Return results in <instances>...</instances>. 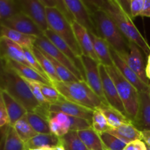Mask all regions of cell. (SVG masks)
Returning <instances> with one entry per match:
<instances>
[{
	"label": "cell",
	"instance_id": "1",
	"mask_svg": "<svg viewBox=\"0 0 150 150\" xmlns=\"http://www.w3.org/2000/svg\"><path fill=\"white\" fill-rule=\"evenodd\" d=\"M0 89L7 92L10 96L20 103L28 112L35 113L48 120L50 111L44 108L34 97L25 79L14 70L1 61Z\"/></svg>",
	"mask_w": 150,
	"mask_h": 150
},
{
	"label": "cell",
	"instance_id": "2",
	"mask_svg": "<svg viewBox=\"0 0 150 150\" xmlns=\"http://www.w3.org/2000/svg\"><path fill=\"white\" fill-rule=\"evenodd\" d=\"M101 9L109 15L129 42L136 44L147 57L149 55L150 45L134 25L132 18L122 8L117 0H103Z\"/></svg>",
	"mask_w": 150,
	"mask_h": 150
},
{
	"label": "cell",
	"instance_id": "3",
	"mask_svg": "<svg viewBox=\"0 0 150 150\" xmlns=\"http://www.w3.org/2000/svg\"><path fill=\"white\" fill-rule=\"evenodd\" d=\"M91 16L96 28L97 35L105 40L122 58L125 57L129 52V41L109 15L102 9H99Z\"/></svg>",
	"mask_w": 150,
	"mask_h": 150
},
{
	"label": "cell",
	"instance_id": "4",
	"mask_svg": "<svg viewBox=\"0 0 150 150\" xmlns=\"http://www.w3.org/2000/svg\"><path fill=\"white\" fill-rule=\"evenodd\" d=\"M52 85L66 100L91 109H98L105 104L86 81H54Z\"/></svg>",
	"mask_w": 150,
	"mask_h": 150
},
{
	"label": "cell",
	"instance_id": "5",
	"mask_svg": "<svg viewBox=\"0 0 150 150\" xmlns=\"http://www.w3.org/2000/svg\"><path fill=\"white\" fill-rule=\"evenodd\" d=\"M105 69L114 81L126 112L133 122L139 108V92L120 73L115 66L105 67Z\"/></svg>",
	"mask_w": 150,
	"mask_h": 150
},
{
	"label": "cell",
	"instance_id": "6",
	"mask_svg": "<svg viewBox=\"0 0 150 150\" xmlns=\"http://www.w3.org/2000/svg\"><path fill=\"white\" fill-rule=\"evenodd\" d=\"M46 15L49 29L54 31L70 47L75 54L81 58L82 51L75 35L72 24L56 7L46 8Z\"/></svg>",
	"mask_w": 150,
	"mask_h": 150
},
{
	"label": "cell",
	"instance_id": "7",
	"mask_svg": "<svg viewBox=\"0 0 150 150\" xmlns=\"http://www.w3.org/2000/svg\"><path fill=\"white\" fill-rule=\"evenodd\" d=\"M81 61L83 63L85 73V81L87 83L92 90L101 99L105 105H108L103 89L102 79L100 73V63L86 56L82 55Z\"/></svg>",
	"mask_w": 150,
	"mask_h": 150
},
{
	"label": "cell",
	"instance_id": "8",
	"mask_svg": "<svg viewBox=\"0 0 150 150\" xmlns=\"http://www.w3.org/2000/svg\"><path fill=\"white\" fill-rule=\"evenodd\" d=\"M35 45L42 51L55 59L57 62L64 65L66 68L68 69L79 81H84L83 76L77 68V67L62 52H61L43 34L36 38Z\"/></svg>",
	"mask_w": 150,
	"mask_h": 150
},
{
	"label": "cell",
	"instance_id": "9",
	"mask_svg": "<svg viewBox=\"0 0 150 150\" xmlns=\"http://www.w3.org/2000/svg\"><path fill=\"white\" fill-rule=\"evenodd\" d=\"M22 13L30 18L42 32L49 29L46 15V7L40 0H19Z\"/></svg>",
	"mask_w": 150,
	"mask_h": 150
},
{
	"label": "cell",
	"instance_id": "10",
	"mask_svg": "<svg viewBox=\"0 0 150 150\" xmlns=\"http://www.w3.org/2000/svg\"><path fill=\"white\" fill-rule=\"evenodd\" d=\"M100 73L101 79H102L103 93L108 105L117 109V111H119L129 118L124 105H123V103L122 102L121 98L117 92L114 81L108 75L105 66L102 65V64H100Z\"/></svg>",
	"mask_w": 150,
	"mask_h": 150
},
{
	"label": "cell",
	"instance_id": "11",
	"mask_svg": "<svg viewBox=\"0 0 150 150\" xmlns=\"http://www.w3.org/2000/svg\"><path fill=\"white\" fill-rule=\"evenodd\" d=\"M49 111L50 112H62L68 116L88 120L92 123L95 110L75 103L63 98L58 102L51 104Z\"/></svg>",
	"mask_w": 150,
	"mask_h": 150
},
{
	"label": "cell",
	"instance_id": "12",
	"mask_svg": "<svg viewBox=\"0 0 150 150\" xmlns=\"http://www.w3.org/2000/svg\"><path fill=\"white\" fill-rule=\"evenodd\" d=\"M0 23L1 26L36 38L43 34L35 22L22 12Z\"/></svg>",
	"mask_w": 150,
	"mask_h": 150
},
{
	"label": "cell",
	"instance_id": "13",
	"mask_svg": "<svg viewBox=\"0 0 150 150\" xmlns=\"http://www.w3.org/2000/svg\"><path fill=\"white\" fill-rule=\"evenodd\" d=\"M64 3L71 12L76 23L84 27L89 33L97 35L96 28L90 12L83 1L64 0Z\"/></svg>",
	"mask_w": 150,
	"mask_h": 150
},
{
	"label": "cell",
	"instance_id": "14",
	"mask_svg": "<svg viewBox=\"0 0 150 150\" xmlns=\"http://www.w3.org/2000/svg\"><path fill=\"white\" fill-rule=\"evenodd\" d=\"M111 58H112L114 65L120 71V73L133 85L136 89L141 92H146L150 90V85L146 84L144 83L140 78L137 76L136 73L129 67L124 59L119 55L118 53L110 47Z\"/></svg>",
	"mask_w": 150,
	"mask_h": 150
},
{
	"label": "cell",
	"instance_id": "15",
	"mask_svg": "<svg viewBox=\"0 0 150 150\" xmlns=\"http://www.w3.org/2000/svg\"><path fill=\"white\" fill-rule=\"evenodd\" d=\"M141 50L142 49L136 44L129 42V52L122 59L144 83L150 85L149 80L146 77V66Z\"/></svg>",
	"mask_w": 150,
	"mask_h": 150
},
{
	"label": "cell",
	"instance_id": "16",
	"mask_svg": "<svg viewBox=\"0 0 150 150\" xmlns=\"http://www.w3.org/2000/svg\"><path fill=\"white\" fill-rule=\"evenodd\" d=\"M133 124L140 131H150V90L139 92V108Z\"/></svg>",
	"mask_w": 150,
	"mask_h": 150
},
{
	"label": "cell",
	"instance_id": "17",
	"mask_svg": "<svg viewBox=\"0 0 150 150\" xmlns=\"http://www.w3.org/2000/svg\"><path fill=\"white\" fill-rule=\"evenodd\" d=\"M0 55L1 59L13 60L31 67L26 59L23 48L5 37L0 36Z\"/></svg>",
	"mask_w": 150,
	"mask_h": 150
},
{
	"label": "cell",
	"instance_id": "18",
	"mask_svg": "<svg viewBox=\"0 0 150 150\" xmlns=\"http://www.w3.org/2000/svg\"><path fill=\"white\" fill-rule=\"evenodd\" d=\"M43 35L59 50L61 52H62L77 67L79 71L83 76V79L85 81V73L84 69H83V63H82L81 58H79L77 55L74 53V51L70 48V47L67 45L66 42H64L59 36L57 35L54 31L51 29H48L45 32H43Z\"/></svg>",
	"mask_w": 150,
	"mask_h": 150
},
{
	"label": "cell",
	"instance_id": "19",
	"mask_svg": "<svg viewBox=\"0 0 150 150\" xmlns=\"http://www.w3.org/2000/svg\"><path fill=\"white\" fill-rule=\"evenodd\" d=\"M71 24L79 46L82 51V54L83 56L90 57L98 62V63H100L95 52L93 42L91 39L89 32L84 27L76 23V21H73Z\"/></svg>",
	"mask_w": 150,
	"mask_h": 150
},
{
	"label": "cell",
	"instance_id": "20",
	"mask_svg": "<svg viewBox=\"0 0 150 150\" xmlns=\"http://www.w3.org/2000/svg\"><path fill=\"white\" fill-rule=\"evenodd\" d=\"M0 98L3 100V102L5 105L9 119H10V126L13 127L16 122L24 117L28 111L20 103L18 102L5 91L1 90Z\"/></svg>",
	"mask_w": 150,
	"mask_h": 150
},
{
	"label": "cell",
	"instance_id": "21",
	"mask_svg": "<svg viewBox=\"0 0 150 150\" xmlns=\"http://www.w3.org/2000/svg\"><path fill=\"white\" fill-rule=\"evenodd\" d=\"M2 62L11 69L14 70L18 75H20L22 78L26 80L32 81L37 82V83H43V84L52 85L51 82L46 80L45 78L42 77L38 72L34 70L32 67L29 66L24 65L23 64L17 62L13 61L9 59H1Z\"/></svg>",
	"mask_w": 150,
	"mask_h": 150
},
{
	"label": "cell",
	"instance_id": "22",
	"mask_svg": "<svg viewBox=\"0 0 150 150\" xmlns=\"http://www.w3.org/2000/svg\"><path fill=\"white\" fill-rule=\"evenodd\" d=\"M107 132L118 138L127 144L143 139L142 132L138 130L133 123L124 124L116 128H110Z\"/></svg>",
	"mask_w": 150,
	"mask_h": 150
},
{
	"label": "cell",
	"instance_id": "23",
	"mask_svg": "<svg viewBox=\"0 0 150 150\" xmlns=\"http://www.w3.org/2000/svg\"><path fill=\"white\" fill-rule=\"evenodd\" d=\"M89 35L93 42L95 52L99 60L100 64L105 67H111L114 65L110 51L109 44L105 40L95 34L89 33Z\"/></svg>",
	"mask_w": 150,
	"mask_h": 150
},
{
	"label": "cell",
	"instance_id": "24",
	"mask_svg": "<svg viewBox=\"0 0 150 150\" xmlns=\"http://www.w3.org/2000/svg\"><path fill=\"white\" fill-rule=\"evenodd\" d=\"M1 36L5 37L16 43L18 44L22 48L32 49L35 46L36 37L25 35L21 32L9 29L1 25Z\"/></svg>",
	"mask_w": 150,
	"mask_h": 150
},
{
	"label": "cell",
	"instance_id": "25",
	"mask_svg": "<svg viewBox=\"0 0 150 150\" xmlns=\"http://www.w3.org/2000/svg\"><path fill=\"white\" fill-rule=\"evenodd\" d=\"M60 145L59 138L52 134H38L26 144V150L42 147H55Z\"/></svg>",
	"mask_w": 150,
	"mask_h": 150
},
{
	"label": "cell",
	"instance_id": "26",
	"mask_svg": "<svg viewBox=\"0 0 150 150\" xmlns=\"http://www.w3.org/2000/svg\"><path fill=\"white\" fill-rule=\"evenodd\" d=\"M98 109L104 114L111 128H116L124 124L133 123L130 119L110 105H104Z\"/></svg>",
	"mask_w": 150,
	"mask_h": 150
},
{
	"label": "cell",
	"instance_id": "27",
	"mask_svg": "<svg viewBox=\"0 0 150 150\" xmlns=\"http://www.w3.org/2000/svg\"><path fill=\"white\" fill-rule=\"evenodd\" d=\"M88 150H105L100 135L92 127L77 131Z\"/></svg>",
	"mask_w": 150,
	"mask_h": 150
},
{
	"label": "cell",
	"instance_id": "28",
	"mask_svg": "<svg viewBox=\"0 0 150 150\" xmlns=\"http://www.w3.org/2000/svg\"><path fill=\"white\" fill-rule=\"evenodd\" d=\"M32 52L35 54V57L37 58L38 61L39 62L40 64L41 67L42 68L43 71L48 76L49 80L51 81V83L52 82L54 81H61L59 77L57 75V72H56L55 68H54V65L51 62L49 59L42 54V51L35 45V46L32 48Z\"/></svg>",
	"mask_w": 150,
	"mask_h": 150
},
{
	"label": "cell",
	"instance_id": "29",
	"mask_svg": "<svg viewBox=\"0 0 150 150\" xmlns=\"http://www.w3.org/2000/svg\"><path fill=\"white\" fill-rule=\"evenodd\" d=\"M13 127L20 139L25 144L27 143L32 138L38 135V133L35 132L32 126L30 125L26 115L20 119L18 122H16Z\"/></svg>",
	"mask_w": 150,
	"mask_h": 150
},
{
	"label": "cell",
	"instance_id": "30",
	"mask_svg": "<svg viewBox=\"0 0 150 150\" xmlns=\"http://www.w3.org/2000/svg\"><path fill=\"white\" fill-rule=\"evenodd\" d=\"M60 144L66 150H88L79 137L77 131H69L59 138Z\"/></svg>",
	"mask_w": 150,
	"mask_h": 150
},
{
	"label": "cell",
	"instance_id": "31",
	"mask_svg": "<svg viewBox=\"0 0 150 150\" xmlns=\"http://www.w3.org/2000/svg\"><path fill=\"white\" fill-rule=\"evenodd\" d=\"M26 116L30 125L38 134H51V131L48 120L32 112H27Z\"/></svg>",
	"mask_w": 150,
	"mask_h": 150
},
{
	"label": "cell",
	"instance_id": "32",
	"mask_svg": "<svg viewBox=\"0 0 150 150\" xmlns=\"http://www.w3.org/2000/svg\"><path fill=\"white\" fill-rule=\"evenodd\" d=\"M21 13L18 0H0V22Z\"/></svg>",
	"mask_w": 150,
	"mask_h": 150
},
{
	"label": "cell",
	"instance_id": "33",
	"mask_svg": "<svg viewBox=\"0 0 150 150\" xmlns=\"http://www.w3.org/2000/svg\"><path fill=\"white\" fill-rule=\"evenodd\" d=\"M2 150H26V144L20 139L13 127H10L6 134Z\"/></svg>",
	"mask_w": 150,
	"mask_h": 150
},
{
	"label": "cell",
	"instance_id": "34",
	"mask_svg": "<svg viewBox=\"0 0 150 150\" xmlns=\"http://www.w3.org/2000/svg\"><path fill=\"white\" fill-rule=\"evenodd\" d=\"M40 49V48H39ZM42 52V54L48 59L51 61V62L52 63L53 65H54V68H55L56 72H57V75L59 77L61 81L63 82H73V81H79L70 70L67 68H66L64 65H62V64H60L59 62H57L55 59H54L53 57H51V56L48 55V54H46L45 52L42 51V50H40Z\"/></svg>",
	"mask_w": 150,
	"mask_h": 150
},
{
	"label": "cell",
	"instance_id": "35",
	"mask_svg": "<svg viewBox=\"0 0 150 150\" xmlns=\"http://www.w3.org/2000/svg\"><path fill=\"white\" fill-rule=\"evenodd\" d=\"M99 135L105 150H123L127 145L108 132H104Z\"/></svg>",
	"mask_w": 150,
	"mask_h": 150
},
{
	"label": "cell",
	"instance_id": "36",
	"mask_svg": "<svg viewBox=\"0 0 150 150\" xmlns=\"http://www.w3.org/2000/svg\"><path fill=\"white\" fill-rule=\"evenodd\" d=\"M92 127L98 134L107 132L111 128L110 126L108 125L106 118L100 110L95 109L94 111Z\"/></svg>",
	"mask_w": 150,
	"mask_h": 150
},
{
	"label": "cell",
	"instance_id": "37",
	"mask_svg": "<svg viewBox=\"0 0 150 150\" xmlns=\"http://www.w3.org/2000/svg\"><path fill=\"white\" fill-rule=\"evenodd\" d=\"M39 85L44 98L46 100L47 102L50 103V105L58 102L59 100L64 98L56 89V88L53 86V85L43 84V83H39Z\"/></svg>",
	"mask_w": 150,
	"mask_h": 150
},
{
	"label": "cell",
	"instance_id": "38",
	"mask_svg": "<svg viewBox=\"0 0 150 150\" xmlns=\"http://www.w3.org/2000/svg\"><path fill=\"white\" fill-rule=\"evenodd\" d=\"M26 82L27 83L28 86H29V89L32 91V94H33L34 97L36 98L37 100L39 102V103L42 105L44 108H46L49 109L50 107V103H48L46 101V100L44 98L43 95H42V92H41L40 87L39 83H37V82L32 81L26 80Z\"/></svg>",
	"mask_w": 150,
	"mask_h": 150
},
{
	"label": "cell",
	"instance_id": "39",
	"mask_svg": "<svg viewBox=\"0 0 150 150\" xmlns=\"http://www.w3.org/2000/svg\"><path fill=\"white\" fill-rule=\"evenodd\" d=\"M23 48V51H24L25 55H26V59H27L28 62H29V64H30L31 67H32L34 70H36L37 72H38V73H39L42 77L45 78L46 80L49 81L51 82V81L49 80L48 77L46 76L45 72L43 71L42 68L41 67L40 64L39 62L38 61L37 58L35 57V54H34L33 52H32V50L29 49V48Z\"/></svg>",
	"mask_w": 150,
	"mask_h": 150
},
{
	"label": "cell",
	"instance_id": "40",
	"mask_svg": "<svg viewBox=\"0 0 150 150\" xmlns=\"http://www.w3.org/2000/svg\"><path fill=\"white\" fill-rule=\"evenodd\" d=\"M48 121H49L51 133L57 136V137H62L69 132L68 128L65 125L59 122L58 120H55V119H49Z\"/></svg>",
	"mask_w": 150,
	"mask_h": 150
},
{
	"label": "cell",
	"instance_id": "41",
	"mask_svg": "<svg viewBox=\"0 0 150 150\" xmlns=\"http://www.w3.org/2000/svg\"><path fill=\"white\" fill-rule=\"evenodd\" d=\"M145 0H131L130 4V13L132 19L140 16L142 13L144 7Z\"/></svg>",
	"mask_w": 150,
	"mask_h": 150
},
{
	"label": "cell",
	"instance_id": "42",
	"mask_svg": "<svg viewBox=\"0 0 150 150\" xmlns=\"http://www.w3.org/2000/svg\"><path fill=\"white\" fill-rule=\"evenodd\" d=\"M56 8L58 9L60 11V13L64 16L66 19L70 22V23L75 21V19L73 18V16L72 15L71 12L67 7V5L64 3V0H57V4H56Z\"/></svg>",
	"mask_w": 150,
	"mask_h": 150
},
{
	"label": "cell",
	"instance_id": "43",
	"mask_svg": "<svg viewBox=\"0 0 150 150\" xmlns=\"http://www.w3.org/2000/svg\"><path fill=\"white\" fill-rule=\"evenodd\" d=\"M126 150H147V146L142 140H138L128 144L126 146Z\"/></svg>",
	"mask_w": 150,
	"mask_h": 150
},
{
	"label": "cell",
	"instance_id": "44",
	"mask_svg": "<svg viewBox=\"0 0 150 150\" xmlns=\"http://www.w3.org/2000/svg\"><path fill=\"white\" fill-rule=\"evenodd\" d=\"M119 4L122 7V8L125 11L127 14L131 17V13H130V4H131V0H117Z\"/></svg>",
	"mask_w": 150,
	"mask_h": 150
},
{
	"label": "cell",
	"instance_id": "45",
	"mask_svg": "<svg viewBox=\"0 0 150 150\" xmlns=\"http://www.w3.org/2000/svg\"><path fill=\"white\" fill-rule=\"evenodd\" d=\"M141 16L150 18V0L144 1V10L141 14Z\"/></svg>",
	"mask_w": 150,
	"mask_h": 150
},
{
	"label": "cell",
	"instance_id": "46",
	"mask_svg": "<svg viewBox=\"0 0 150 150\" xmlns=\"http://www.w3.org/2000/svg\"><path fill=\"white\" fill-rule=\"evenodd\" d=\"M142 141L145 142L146 145L150 146V131H143L142 132Z\"/></svg>",
	"mask_w": 150,
	"mask_h": 150
},
{
	"label": "cell",
	"instance_id": "47",
	"mask_svg": "<svg viewBox=\"0 0 150 150\" xmlns=\"http://www.w3.org/2000/svg\"><path fill=\"white\" fill-rule=\"evenodd\" d=\"M146 77L150 81V54L147 57V64L146 65Z\"/></svg>",
	"mask_w": 150,
	"mask_h": 150
},
{
	"label": "cell",
	"instance_id": "48",
	"mask_svg": "<svg viewBox=\"0 0 150 150\" xmlns=\"http://www.w3.org/2000/svg\"><path fill=\"white\" fill-rule=\"evenodd\" d=\"M52 150H66V149H64V148L63 147L61 144H60V145H59V146H55V147H53Z\"/></svg>",
	"mask_w": 150,
	"mask_h": 150
},
{
	"label": "cell",
	"instance_id": "49",
	"mask_svg": "<svg viewBox=\"0 0 150 150\" xmlns=\"http://www.w3.org/2000/svg\"><path fill=\"white\" fill-rule=\"evenodd\" d=\"M29 150H52V148H51V147H42V148H38V149H29Z\"/></svg>",
	"mask_w": 150,
	"mask_h": 150
},
{
	"label": "cell",
	"instance_id": "50",
	"mask_svg": "<svg viewBox=\"0 0 150 150\" xmlns=\"http://www.w3.org/2000/svg\"><path fill=\"white\" fill-rule=\"evenodd\" d=\"M146 146H147V150H150V146L148 145H146Z\"/></svg>",
	"mask_w": 150,
	"mask_h": 150
},
{
	"label": "cell",
	"instance_id": "51",
	"mask_svg": "<svg viewBox=\"0 0 150 150\" xmlns=\"http://www.w3.org/2000/svg\"><path fill=\"white\" fill-rule=\"evenodd\" d=\"M123 150H126V149H123Z\"/></svg>",
	"mask_w": 150,
	"mask_h": 150
}]
</instances>
